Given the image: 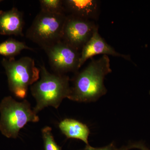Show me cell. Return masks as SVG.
<instances>
[{"mask_svg":"<svg viewBox=\"0 0 150 150\" xmlns=\"http://www.w3.org/2000/svg\"><path fill=\"white\" fill-rule=\"evenodd\" d=\"M59 128L68 139L81 140L88 145L90 131L84 123L72 118H65L59 123Z\"/></svg>","mask_w":150,"mask_h":150,"instance_id":"11","label":"cell"},{"mask_svg":"<svg viewBox=\"0 0 150 150\" xmlns=\"http://www.w3.org/2000/svg\"><path fill=\"white\" fill-rule=\"evenodd\" d=\"M0 131L5 137L16 139L21 129L29 122H38L39 118L26 100L17 101L11 96L0 103Z\"/></svg>","mask_w":150,"mask_h":150,"instance_id":"3","label":"cell"},{"mask_svg":"<svg viewBox=\"0 0 150 150\" xmlns=\"http://www.w3.org/2000/svg\"><path fill=\"white\" fill-rule=\"evenodd\" d=\"M41 11L53 14L65 13L63 1L40 0L39 1Z\"/></svg>","mask_w":150,"mask_h":150,"instance_id":"13","label":"cell"},{"mask_svg":"<svg viewBox=\"0 0 150 150\" xmlns=\"http://www.w3.org/2000/svg\"><path fill=\"white\" fill-rule=\"evenodd\" d=\"M40 79L31 86V93L36 100L33 110L36 114L45 108H59L62 100L68 98L71 91L68 76L49 72L44 65L40 68Z\"/></svg>","mask_w":150,"mask_h":150,"instance_id":"2","label":"cell"},{"mask_svg":"<svg viewBox=\"0 0 150 150\" xmlns=\"http://www.w3.org/2000/svg\"><path fill=\"white\" fill-rule=\"evenodd\" d=\"M127 150L131 149H138L140 150H150V149L143 142H140L130 143L127 146H126Z\"/></svg>","mask_w":150,"mask_h":150,"instance_id":"16","label":"cell"},{"mask_svg":"<svg viewBox=\"0 0 150 150\" xmlns=\"http://www.w3.org/2000/svg\"><path fill=\"white\" fill-rule=\"evenodd\" d=\"M65 12L69 15L89 20H97L100 13V1L98 0L63 1Z\"/></svg>","mask_w":150,"mask_h":150,"instance_id":"9","label":"cell"},{"mask_svg":"<svg viewBox=\"0 0 150 150\" xmlns=\"http://www.w3.org/2000/svg\"><path fill=\"white\" fill-rule=\"evenodd\" d=\"M49 64L57 74H63L79 69L81 52L61 40L43 49Z\"/></svg>","mask_w":150,"mask_h":150,"instance_id":"7","label":"cell"},{"mask_svg":"<svg viewBox=\"0 0 150 150\" xmlns=\"http://www.w3.org/2000/svg\"><path fill=\"white\" fill-rule=\"evenodd\" d=\"M99 54L121 57L127 61H131L130 55L118 53L113 47L108 44L100 35L98 28L81 51L79 69L87 60Z\"/></svg>","mask_w":150,"mask_h":150,"instance_id":"8","label":"cell"},{"mask_svg":"<svg viewBox=\"0 0 150 150\" xmlns=\"http://www.w3.org/2000/svg\"><path fill=\"white\" fill-rule=\"evenodd\" d=\"M24 21L23 13L13 8L8 11H0V34L23 36Z\"/></svg>","mask_w":150,"mask_h":150,"instance_id":"10","label":"cell"},{"mask_svg":"<svg viewBox=\"0 0 150 150\" xmlns=\"http://www.w3.org/2000/svg\"><path fill=\"white\" fill-rule=\"evenodd\" d=\"M42 137L45 150H62V148L56 144L52 133V129L46 126L42 130Z\"/></svg>","mask_w":150,"mask_h":150,"instance_id":"14","label":"cell"},{"mask_svg":"<svg viewBox=\"0 0 150 150\" xmlns=\"http://www.w3.org/2000/svg\"><path fill=\"white\" fill-rule=\"evenodd\" d=\"M3 67L7 76L10 90L14 92L27 89L39 80L40 69L35 66L34 59L28 56L16 60L13 57L3 59Z\"/></svg>","mask_w":150,"mask_h":150,"instance_id":"5","label":"cell"},{"mask_svg":"<svg viewBox=\"0 0 150 150\" xmlns=\"http://www.w3.org/2000/svg\"><path fill=\"white\" fill-rule=\"evenodd\" d=\"M67 15L40 11L26 32L25 36L43 49L62 40Z\"/></svg>","mask_w":150,"mask_h":150,"instance_id":"4","label":"cell"},{"mask_svg":"<svg viewBox=\"0 0 150 150\" xmlns=\"http://www.w3.org/2000/svg\"><path fill=\"white\" fill-rule=\"evenodd\" d=\"M98 28L94 21L69 15L64 25L62 40L81 51Z\"/></svg>","mask_w":150,"mask_h":150,"instance_id":"6","label":"cell"},{"mask_svg":"<svg viewBox=\"0 0 150 150\" xmlns=\"http://www.w3.org/2000/svg\"><path fill=\"white\" fill-rule=\"evenodd\" d=\"M118 150H127V149H126V146H123L120 149H118Z\"/></svg>","mask_w":150,"mask_h":150,"instance_id":"17","label":"cell"},{"mask_svg":"<svg viewBox=\"0 0 150 150\" xmlns=\"http://www.w3.org/2000/svg\"><path fill=\"white\" fill-rule=\"evenodd\" d=\"M23 50L33 51V48L29 47L24 42L13 39H9L0 43V55L13 57Z\"/></svg>","mask_w":150,"mask_h":150,"instance_id":"12","label":"cell"},{"mask_svg":"<svg viewBox=\"0 0 150 150\" xmlns=\"http://www.w3.org/2000/svg\"><path fill=\"white\" fill-rule=\"evenodd\" d=\"M81 150H118L115 146L114 143H112L109 145L102 147L95 148L89 145H86L85 147Z\"/></svg>","mask_w":150,"mask_h":150,"instance_id":"15","label":"cell"},{"mask_svg":"<svg viewBox=\"0 0 150 150\" xmlns=\"http://www.w3.org/2000/svg\"><path fill=\"white\" fill-rule=\"evenodd\" d=\"M2 1H1V0H0V2H1Z\"/></svg>","mask_w":150,"mask_h":150,"instance_id":"18","label":"cell"},{"mask_svg":"<svg viewBox=\"0 0 150 150\" xmlns=\"http://www.w3.org/2000/svg\"><path fill=\"white\" fill-rule=\"evenodd\" d=\"M112 71L108 56L92 59L88 65L75 76L68 99L79 102L97 101L107 93L104 79Z\"/></svg>","mask_w":150,"mask_h":150,"instance_id":"1","label":"cell"}]
</instances>
